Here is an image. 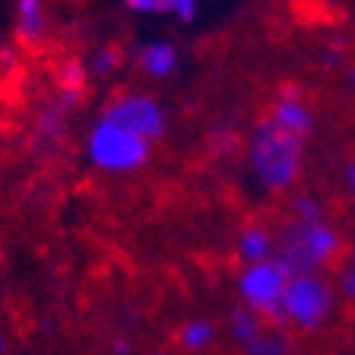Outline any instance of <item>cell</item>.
Segmentation results:
<instances>
[{
    "instance_id": "ffe728a7",
    "label": "cell",
    "mask_w": 355,
    "mask_h": 355,
    "mask_svg": "<svg viewBox=\"0 0 355 355\" xmlns=\"http://www.w3.org/2000/svg\"><path fill=\"white\" fill-rule=\"evenodd\" d=\"M340 292L349 298V302H355V248L346 254V263H343V270H340Z\"/></svg>"
},
{
    "instance_id": "44dd1931",
    "label": "cell",
    "mask_w": 355,
    "mask_h": 355,
    "mask_svg": "<svg viewBox=\"0 0 355 355\" xmlns=\"http://www.w3.org/2000/svg\"><path fill=\"white\" fill-rule=\"evenodd\" d=\"M346 191H349V200H352V207H355V159L346 162Z\"/></svg>"
},
{
    "instance_id": "7a4b0ae2",
    "label": "cell",
    "mask_w": 355,
    "mask_h": 355,
    "mask_svg": "<svg viewBox=\"0 0 355 355\" xmlns=\"http://www.w3.org/2000/svg\"><path fill=\"white\" fill-rule=\"evenodd\" d=\"M343 254V232L330 216L320 219H288L276 235V257L288 273H324Z\"/></svg>"
},
{
    "instance_id": "30bf717a",
    "label": "cell",
    "mask_w": 355,
    "mask_h": 355,
    "mask_svg": "<svg viewBox=\"0 0 355 355\" xmlns=\"http://www.w3.org/2000/svg\"><path fill=\"white\" fill-rule=\"evenodd\" d=\"M235 254L244 263H260V260H273L276 257V235L273 229H266L263 222H251L244 225L235 238Z\"/></svg>"
},
{
    "instance_id": "cb8c5ba5",
    "label": "cell",
    "mask_w": 355,
    "mask_h": 355,
    "mask_svg": "<svg viewBox=\"0 0 355 355\" xmlns=\"http://www.w3.org/2000/svg\"><path fill=\"white\" fill-rule=\"evenodd\" d=\"M346 83H349V89H352V92H355V64L349 67V76H346Z\"/></svg>"
},
{
    "instance_id": "ac0fdd59",
    "label": "cell",
    "mask_w": 355,
    "mask_h": 355,
    "mask_svg": "<svg viewBox=\"0 0 355 355\" xmlns=\"http://www.w3.org/2000/svg\"><path fill=\"white\" fill-rule=\"evenodd\" d=\"M200 13V0H165V16H171L181 26H191Z\"/></svg>"
},
{
    "instance_id": "9c48e42d",
    "label": "cell",
    "mask_w": 355,
    "mask_h": 355,
    "mask_svg": "<svg viewBox=\"0 0 355 355\" xmlns=\"http://www.w3.org/2000/svg\"><path fill=\"white\" fill-rule=\"evenodd\" d=\"M13 26H16V38L22 44L38 48L48 38V7H44V0H16Z\"/></svg>"
},
{
    "instance_id": "8992f818",
    "label": "cell",
    "mask_w": 355,
    "mask_h": 355,
    "mask_svg": "<svg viewBox=\"0 0 355 355\" xmlns=\"http://www.w3.org/2000/svg\"><path fill=\"white\" fill-rule=\"evenodd\" d=\"M98 118L140 133L149 143L165 140V133H168V111L153 92H118L102 105Z\"/></svg>"
},
{
    "instance_id": "52a82bcc",
    "label": "cell",
    "mask_w": 355,
    "mask_h": 355,
    "mask_svg": "<svg viewBox=\"0 0 355 355\" xmlns=\"http://www.w3.org/2000/svg\"><path fill=\"white\" fill-rule=\"evenodd\" d=\"M266 114H270L279 127L298 133V137H304V140L314 133V111H311V105L304 102L302 92H298L295 86H282L279 96H276V102L270 105Z\"/></svg>"
},
{
    "instance_id": "9a60e30c",
    "label": "cell",
    "mask_w": 355,
    "mask_h": 355,
    "mask_svg": "<svg viewBox=\"0 0 355 355\" xmlns=\"http://www.w3.org/2000/svg\"><path fill=\"white\" fill-rule=\"evenodd\" d=\"M67 130V108L64 105H58V108H48L42 114V121H38V133H42L48 143H58L60 137H64Z\"/></svg>"
},
{
    "instance_id": "7402d4cb",
    "label": "cell",
    "mask_w": 355,
    "mask_h": 355,
    "mask_svg": "<svg viewBox=\"0 0 355 355\" xmlns=\"http://www.w3.org/2000/svg\"><path fill=\"white\" fill-rule=\"evenodd\" d=\"M111 352H114V355H130L133 352V343L130 340H114V343H111Z\"/></svg>"
},
{
    "instance_id": "7c38bea8",
    "label": "cell",
    "mask_w": 355,
    "mask_h": 355,
    "mask_svg": "<svg viewBox=\"0 0 355 355\" xmlns=\"http://www.w3.org/2000/svg\"><path fill=\"white\" fill-rule=\"evenodd\" d=\"M225 330H229V336L238 343V346L248 349L260 336V333L266 330V320L260 318V314H254L251 308L238 304V308L229 314V324H225Z\"/></svg>"
},
{
    "instance_id": "d6986e66",
    "label": "cell",
    "mask_w": 355,
    "mask_h": 355,
    "mask_svg": "<svg viewBox=\"0 0 355 355\" xmlns=\"http://www.w3.org/2000/svg\"><path fill=\"white\" fill-rule=\"evenodd\" d=\"M121 7L133 16H162L165 0H121Z\"/></svg>"
},
{
    "instance_id": "277c9868",
    "label": "cell",
    "mask_w": 355,
    "mask_h": 355,
    "mask_svg": "<svg viewBox=\"0 0 355 355\" xmlns=\"http://www.w3.org/2000/svg\"><path fill=\"white\" fill-rule=\"evenodd\" d=\"M336 311V288L324 273H292L282 295L279 327L298 333H318Z\"/></svg>"
},
{
    "instance_id": "3957f363",
    "label": "cell",
    "mask_w": 355,
    "mask_h": 355,
    "mask_svg": "<svg viewBox=\"0 0 355 355\" xmlns=\"http://www.w3.org/2000/svg\"><path fill=\"white\" fill-rule=\"evenodd\" d=\"M153 146L155 143L143 140L140 133L96 118V124L86 133L83 153H86V162L102 175H133L153 162Z\"/></svg>"
},
{
    "instance_id": "2e32d148",
    "label": "cell",
    "mask_w": 355,
    "mask_h": 355,
    "mask_svg": "<svg viewBox=\"0 0 355 355\" xmlns=\"http://www.w3.org/2000/svg\"><path fill=\"white\" fill-rule=\"evenodd\" d=\"M118 67H121L118 48H102V51H96L92 60H89V73L98 76V80H108L111 73H118Z\"/></svg>"
},
{
    "instance_id": "5bb4252c",
    "label": "cell",
    "mask_w": 355,
    "mask_h": 355,
    "mask_svg": "<svg viewBox=\"0 0 355 355\" xmlns=\"http://www.w3.org/2000/svg\"><path fill=\"white\" fill-rule=\"evenodd\" d=\"M244 352L248 355H292V343L279 330H263Z\"/></svg>"
},
{
    "instance_id": "8fae6325",
    "label": "cell",
    "mask_w": 355,
    "mask_h": 355,
    "mask_svg": "<svg viewBox=\"0 0 355 355\" xmlns=\"http://www.w3.org/2000/svg\"><path fill=\"white\" fill-rule=\"evenodd\" d=\"M216 336H219V327L209 318H191L178 327V346L191 355H203L207 349H213Z\"/></svg>"
},
{
    "instance_id": "4fadbf2b",
    "label": "cell",
    "mask_w": 355,
    "mask_h": 355,
    "mask_svg": "<svg viewBox=\"0 0 355 355\" xmlns=\"http://www.w3.org/2000/svg\"><path fill=\"white\" fill-rule=\"evenodd\" d=\"M89 64H83V60H64V64L58 67V86L60 92H86V83H89Z\"/></svg>"
},
{
    "instance_id": "ba28073f",
    "label": "cell",
    "mask_w": 355,
    "mask_h": 355,
    "mask_svg": "<svg viewBox=\"0 0 355 355\" xmlns=\"http://www.w3.org/2000/svg\"><path fill=\"white\" fill-rule=\"evenodd\" d=\"M137 67L140 73L155 83H165L181 70V48L171 38H149L137 51Z\"/></svg>"
},
{
    "instance_id": "6da1fadb",
    "label": "cell",
    "mask_w": 355,
    "mask_h": 355,
    "mask_svg": "<svg viewBox=\"0 0 355 355\" xmlns=\"http://www.w3.org/2000/svg\"><path fill=\"white\" fill-rule=\"evenodd\" d=\"M308 140L279 127L270 114L254 121L248 133V175L263 193H286L304 171Z\"/></svg>"
},
{
    "instance_id": "e0dca14e",
    "label": "cell",
    "mask_w": 355,
    "mask_h": 355,
    "mask_svg": "<svg viewBox=\"0 0 355 355\" xmlns=\"http://www.w3.org/2000/svg\"><path fill=\"white\" fill-rule=\"evenodd\" d=\"M320 216H327V209L314 193H298L292 200V219H320Z\"/></svg>"
},
{
    "instance_id": "603a6c76",
    "label": "cell",
    "mask_w": 355,
    "mask_h": 355,
    "mask_svg": "<svg viewBox=\"0 0 355 355\" xmlns=\"http://www.w3.org/2000/svg\"><path fill=\"white\" fill-rule=\"evenodd\" d=\"M7 349H10V340H7V333L0 330V355H7Z\"/></svg>"
},
{
    "instance_id": "5b68a950",
    "label": "cell",
    "mask_w": 355,
    "mask_h": 355,
    "mask_svg": "<svg viewBox=\"0 0 355 355\" xmlns=\"http://www.w3.org/2000/svg\"><path fill=\"white\" fill-rule=\"evenodd\" d=\"M288 279H292V273L286 270V263L279 257L260 260V263H244L235 279L238 298H241L244 308H251L263 320L279 324V308H282V295H286Z\"/></svg>"
}]
</instances>
